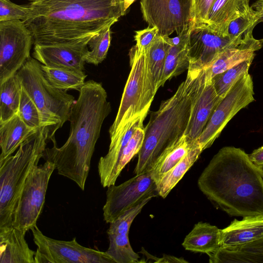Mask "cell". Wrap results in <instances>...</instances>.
<instances>
[{"instance_id":"obj_4","label":"cell","mask_w":263,"mask_h":263,"mask_svg":"<svg viewBox=\"0 0 263 263\" xmlns=\"http://www.w3.org/2000/svg\"><path fill=\"white\" fill-rule=\"evenodd\" d=\"M205 69L187 70L185 80L174 95L161 102L151 114L134 170L136 175L148 171L159 157L184 136L196 102L205 82Z\"/></svg>"},{"instance_id":"obj_42","label":"cell","mask_w":263,"mask_h":263,"mask_svg":"<svg viewBox=\"0 0 263 263\" xmlns=\"http://www.w3.org/2000/svg\"><path fill=\"white\" fill-rule=\"evenodd\" d=\"M251 7L259 16L260 23L263 22V0H256Z\"/></svg>"},{"instance_id":"obj_44","label":"cell","mask_w":263,"mask_h":263,"mask_svg":"<svg viewBox=\"0 0 263 263\" xmlns=\"http://www.w3.org/2000/svg\"><path fill=\"white\" fill-rule=\"evenodd\" d=\"M262 46L263 47V39H262Z\"/></svg>"},{"instance_id":"obj_14","label":"cell","mask_w":263,"mask_h":263,"mask_svg":"<svg viewBox=\"0 0 263 263\" xmlns=\"http://www.w3.org/2000/svg\"><path fill=\"white\" fill-rule=\"evenodd\" d=\"M240 44L229 36L223 37L214 33L205 25L191 22L188 41V70H199L206 68L224 50Z\"/></svg>"},{"instance_id":"obj_38","label":"cell","mask_w":263,"mask_h":263,"mask_svg":"<svg viewBox=\"0 0 263 263\" xmlns=\"http://www.w3.org/2000/svg\"><path fill=\"white\" fill-rule=\"evenodd\" d=\"M191 23L206 26L208 15L214 0H192Z\"/></svg>"},{"instance_id":"obj_20","label":"cell","mask_w":263,"mask_h":263,"mask_svg":"<svg viewBox=\"0 0 263 263\" xmlns=\"http://www.w3.org/2000/svg\"><path fill=\"white\" fill-rule=\"evenodd\" d=\"M262 47V39L254 37L238 46L227 48L222 51L206 68V79L250 59H254L255 52Z\"/></svg>"},{"instance_id":"obj_5","label":"cell","mask_w":263,"mask_h":263,"mask_svg":"<svg viewBox=\"0 0 263 263\" xmlns=\"http://www.w3.org/2000/svg\"><path fill=\"white\" fill-rule=\"evenodd\" d=\"M47 141V132L42 126L21 144L14 155L0 159V228L12 226L24 184L43 158Z\"/></svg>"},{"instance_id":"obj_10","label":"cell","mask_w":263,"mask_h":263,"mask_svg":"<svg viewBox=\"0 0 263 263\" xmlns=\"http://www.w3.org/2000/svg\"><path fill=\"white\" fill-rule=\"evenodd\" d=\"M254 95L252 78L247 73L221 100L196 140L203 151L212 145L228 123L239 111L255 101Z\"/></svg>"},{"instance_id":"obj_29","label":"cell","mask_w":263,"mask_h":263,"mask_svg":"<svg viewBox=\"0 0 263 263\" xmlns=\"http://www.w3.org/2000/svg\"><path fill=\"white\" fill-rule=\"evenodd\" d=\"M194 144H190L184 136L178 142L166 149L159 157L149 170L156 183L163 174L171 169L187 154Z\"/></svg>"},{"instance_id":"obj_3","label":"cell","mask_w":263,"mask_h":263,"mask_svg":"<svg viewBox=\"0 0 263 263\" xmlns=\"http://www.w3.org/2000/svg\"><path fill=\"white\" fill-rule=\"evenodd\" d=\"M200 190L231 216L263 215V168L240 148L219 150L198 180Z\"/></svg>"},{"instance_id":"obj_21","label":"cell","mask_w":263,"mask_h":263,"mask_svg":"<svg viewBox=\"0 0 263 263\" xmlns=\"http://www.w3.org/2000/svg\"><path fill=\"white\" fill-rule=\"evenodd\" d=\"M190 30L189 26L175 37L167 36L169 43L160 86L166 81L176 77L189 69L188 41Z\"/></svg>"},{"instance_id":"obj_16","label":"cell","mask_w":263,"mask_h":263,"mask_svg":"<svg viewBox=\"0 0 263 263\" xmlns=\"http://www.w3.org/2000/svg\"><path fill=\"white\" fill-rule=\"evenodd\" d=\"M222 98L218 95L212 79H205L193 109L184 136L193 145L201 134L213 111Z\"/></svg>"},{"instance_id":"obj_6","label":"cell","mask_w":263,"mask_h":263,"mask_svg":"<svg viewBox=\"0 0 263 263\" xmlns=\"http://www.w3.org/2000/svg\"><path fill=\"white\" fill-rule=\"evenodd\" d=\"M42 64L30 57L17 72L22 86L37 107L41 126L48 140L55 139L56 132L69 120L74 97L52 86L45 78Z\"/></svg>"},{"instance_id":"obj_18","label":"cell","mask_w":263,"mask_h":263,"mask_svg":"<svg viewBox=\"0 0 263 263\" xmlns=\"http://www.w3.org/2000/svg\"><path fill=\"white\" fill-rule=\"evenodd\" d=\"M234 219L226 228L220 230L221 248L242 246L263 237V215Z\"/></svg>"},{"instance_id":"obj_46","label":"cell","mask_w":263,"mask_h":263,"mask_svg":"<svg viewBox=\"0 0 263 263\" xmlns=\"http://www.w3.org/2000/svg\"></svg>"},{"instance_id":"obj_24","label":"cell","mask_w":263,"mask_h":263,"mask_svg":"<svg viewBox=\"0 0 263 263\" xmlns=\"http://www.w3.org/2000/svg\"><path fill=\"white\" fill-rule=\"evenodd\" d=\"M36 130L28 127L18 114L0 123V159L12 155L21 144Z\"/></svg>"},{"instance_id":"obj_30","label":"cell","mask_w":263,"mask_h":263,"mask_svg":"<svg viewBox=\"0 0 263 263\" xmlns=\"http://www.w3.org/2000/svg\"><path fill=\"white\" fill-rule=\"evenodd\" d=\"M145 136L143 124L135 132L126 146L123 148L108 180L106 187L115 185L116 181L125 165L134 156L139 153L142 145Z\"/></svg>"},{"instance_id":"obj_23","label":"cell","mask_w":263,"mask_h":263,"mask_svg":"<svg viewBox=\"0 0 263 263\" xmlns=\"http://www.w3.org/2000/svg\"><path fill=\"white\" fill-rule=\"evenodd\" d=\"M220 230L207 222H198L186 236L182 246L186 250L206 254L220 247Z\"/></svg>"},{"instance_id":"obj_37","label":"cell","mask_w":263,"mask_h":263,"mask_svg":"<svg viewBox=\"0 0 263 263\" xmlns=\"http://www.w3.org/2000/svg\"><path fill=\"white\" fill-rule=\"evenodd\" d=\"M29 13V4L20 5L10 0H0V22L25 20Z\"/></svg>"},{"instance_id":"obj_13","label":"cell","mask_w":263,"mask_h":263,"mask_svg":"<svg viewBox=\"0 0 263 263\" xmlns=\"http://www.w3.org/2000/svg\"><path fill=\"white\" fill-rule=\"evenodd\" d=\"M140 9L148 26H156L159 34L177 35L187 28L192 19V0H141Z\"/></svg>"},{"instance_id":"obj_31","label":"cell","mask_w":263,"mask_h":263,"mask_svg":"<svg viewBox=\"0 0 263 263\" xmlns=\"http://www.w3.org/2000/svg\"><path fill=\"white\" fill-rule=\"evenodd\" d=\"M109 247L106 251L116 263L139 262L140 257L132 249L128 235L109 234Z\"/></svg>"},{"instance_id":"obj_28","label":"cell","mask_w":263,"mask_h":263,"mask_svg":"<svg viewBox=\"0 0 263 263\" xmlns=\"http://www.w3.org/2000/svg\"><path fill=\"white\" fill-rule=\"evenodd\" d=\"M167 36L157 35L146 49L149 72L156 91L161 87L160 83L169 47Z\"/></svg>"},{"instance_id":"obj_7","label":"cell","mask_w":263,"mask_h":263,"mask_svg":"<svg viewBox=\"0 0 263 263\" xmlns=\"http://www.w3.org/2000/svg\"><path fill=\"white\" fill-rule=\"evenodd\" d=\"M131 70L125 85L119 109L109 129L110 141L135 118L147 115L157 92L149 72L146 49L135 46L129 53Z\"/></svg>"},{"instance_id":"obj_26","label":"cell","mask_w":263,"mask_h":263,"mask_svg":"<svg viewBox=\"0 0 263 263\" xmlns=\"http://www.w3.org/2000/svg\"><path fill=\"white\" fill-rule=\"evenodd\" d=\"M22 85L16 74L0 83V123L17 114Z\"/></svg>"},{"instance_id":"obj_35","label":"cell","mask_w":263,"mask_h":263,"mask_svg":"<svg viewBox=\"0 0 263 263\" xmlns=\"http://www.w3.org/2000/svg\"><path fill=\"white\" fill-rule=\"evenodd\" d=\"M17 114L24 122L30 128L37 129L42 127L39 110L22 86Z\"/></svg>"},{"instance_id":"obj_17","label":"cell","mask_w":263,"mask_h":263,"mask_svg":"<svg viewBox=\"0 0 263 263\" xmlns=\"http://www.w3.org/2000/svg\"><path fill=\"white\" fill-rule=\"evenodd\" d=\"M250 0H214L209 11L206 27L220 36H229L231 22L249 12Z\"/></svg>"},{"instance_id":"obj_39","label":"cell","mask_w":263,"mask_h":263,"mask_svg":"<svg viewBox=\"0 0 263 263\" xmlns=\"http://www.w3.org/2000/svg\"><path fill=\"white\" fill-rule=\"evenodd\" d=\"M158 34L159 30L156 26H148L144 29L135 31V46L139 50L146 49Z\"/></svg>"},{"instance_id":"obj_33","label":"cell","mask_w":263,"mask_h":263,"mask_svg":"<svg viewBox=\"0 0 263 263\" xmlns=\"http://www.w3.org/2000/svg\"><path fill=\"white\" fill-rule=\"evenodd\" d=\"M253 60L250 59L244 61L212 79L215 89L219 96L224 98L236 82L243 75L248 73Z\"/></svg>"},{"instance_id":"obj_9","label":"cell","mask_w":263,"mask_h":263,"mask_svg":"<svg viewBox=\"0 0 263 263\" xmlns=\"http://www.w3.org/2000/svg\"><path fill=\"white\" fill-rule=\"evenodd\" d=\"M37 246L35 263H116L107 253L71 240H57L43 234L36 225L31 229Z\"/></svg>"},{"instance_id":"obj_15","label":"cell","mask_w":263,"mask_h":263,"mask_svg":"<svg viewBox=\"0 0 263 263\" xmlns=\"http://www.w3.org/2000/svg\"><path fill=\"white\" fill-rule=\"evenodd\" d=\"M91 38L77 43L34 45L32 55L46 66L84 71Z\"/></svg>"},{"instance_id":"obj_12","label":"cell","mask_w":263,"mask_h":263,"mask_svg":"<svg viewBox=\"0 0 263 263\" xmlns=\"http://www.w3.org/2000/svg\"><path fill=\"white\" fill-rule=\"evenodd\" d=\"M158 196L157 183L149 171L136 175L120 185H111L108 187L103 208L104 220L110 223L145 198Z\"/></svg>"},{"instance_id":"obj_22","label":"cell","mask_w":263,"mask_h":263,"mask_svg":"<svg viewBox=\"0 0 263 263\" xmlns=\"http://www.w3.org/2000/svg\"><path fill=\"white\" fill-rule=\"evenodd\" d=\"M207 255L211 263H263V237L240 246L220 247Z\"/></svg>"},{"instance_id":"obj_32","label":"cell","mask_w":263,"mask_h":263,"mask_svg":"<svg viewBox=\"0 0 263 263\" xmlns=\"http://www.w3.org/2000/svg\"><path fill=\"white\" fill-rule=\"evenodd\" d=\"M259 23V16L251 8L249 12L231 22L228 29L229 36L240 44L250 41L254 38L253 30Z\"/></svg>"},{"instance_id":"obj_45","label":"cell","mask_w":263,"mask_h":263,"mask_svg":"<svg viewBox=\"0 0 263 263\" xmlns=\"http://www.w3.org/2000/svg\"><path fill=\"white\" fill-rule=\"evenodd\" d=\"M29 1H30L31 2H32V1H34V0H29Z\"/></svg>"},{"instance_id":"obj_19","label":"cell","mask_w":263,"mask_h":263,"mask_svg":"<svg viewBox=\"0 0 263 263\" xmlns=\"http://www.w3.org/2000/svg\"><path fill=\"white\" fill-rule=\"evenodd\" d=\"M26 233L13 226L0 228V263H35V252L29 247Z\"/></svg>"},{"instance_id":"obj_36","label":"cell","mask_w":263,"mask_h":263,"mask_svg":"<svg viewBox=\"0 0 263 263\" xmlns=\"http://www.w3.org/2000/svg\"><path fill=\"white\" fill-rule=\"evenodd\" d=\"M152 198V197L145 198L137 205L126 211L115 221L110 223L109 227L107 231V234L128 235L130 226L134 219Z\"/></svg>"},{"instance_id":"obj_40","label":"cell","mask_w":263,"mask_h":263,"mask_svg":"<svg viewBox=\"0 0 263 263\" xmlns=\"http://www.w3.org/2000/svg\"><path fill=\"white\" fill-rule=\"evenodd\" d=\"M142 250L140 252L142 253L145 256L147 260L150 259V262H188L183 258H178L174 256L168 255H163L162 258H157L155 256H152L142 248Z\"/></svg>"},{"instance_id":"obj_1","label":"cell","mask_w":263,"mask_h":263,"mask_svg":"<svg viewBox=\"0 0 263 263\" xmlns=\"http://www.w3.org/2000/svg\"><path fill=\"white\" fill-rule=\"evenodd\" d=\"M123 0H34L24 21L34 45L80 42L124 15Z\"/></svg>"},{"instance_id":"obj_2","label":"cell","mask_w":263,"mask_h":263,"mask_svg":"<svg viewBox=\"0 0 263 263\" xmlns=\"http://www.w3.org/2000/svg\"><path fill=\"white\" fill-rule=\"evenodd\" d=\"M79 92L71 109L67 141L58 147L55 139L52 140V147L46 148L43 158L54 164L59 175L70 179L84 190L96 144L111 107L101 83L86 81Z\"/></svg>"},{"instance_id":"obj_41","label":"cell","mask_w":263,"mask_h":263,"mask_svg":"<svg viewBox=\"0 0 263 263\" xmlns=\"http://www.w3.org/2000/svg\"><path fill=\"white\" fill-rule=\"evenodd\" d=\"M250 160L256 165L263 168V146L248 154Z\"/></svg>"},{"instance_id":"obj_8","label":"cell","mask_w":263,"mask_h":263,"mask_svg":"<svg viewBox=\"0 0 263 263\" xmlns=\"http://www.w3.org/2000/svg\"><path fill=\"white\" fill-rule=\"evenodd\" d=\"M55 170L54 164L45 161L35 165L28 175L14 210L12 226L27 232L36 225L45 201L51 176Z\"/></svg>"},{"instance_id":"obj_27","label":"cell","mask_w":263,"mask_h":263,"mask_svg":"<svg viewBox=\"0 0 263 263\" xmlns=\"http://www.w3.org/2000/svg\"><path fill=\"white\" fill-rule=\"evenodd\" d=\"M44 74L54 87L64 91H79L87 77L84 71H78L65 68L48 67L41 65Z\"/></svg>"},{"instance_id":"obj_43","label":"cell","mask_w":263,"mask_h":263,"mask_svg":"<svg viewBox=\"0 0 263 263\" xmlns=\"http://www.w3.org/2000/svg\"><path fill=\"white\" fill-rule=\"evenodd\" d=\"M136 0H123L124 5V12L125 14L129 7V6L135 1Z\"/></svg>"},{"instance_id":"obj_25","label":"cell","mask_w":263,"mask_h":263,"mask_svg":"<svg viewBox=\"0 0 263 263\" xmlns=\"http://www.w3.org/2000/svg\"><path fill=\"white\" fill-rule=\"evenodd\" d=\"M203 151L196 141L187 154L157 182L158 195L165 198L198 159Z\"/></svg>"},{"instance_id":"obj_34","label":"cell","mask_w":263,"mask_h":263,"mask_svg":"<svg viewBox=\"0 0 263 263\" xmlns=\"http://www.w3.org/2000/svg\"><path fill=\"white\" fill-rule=\"evenodd\" d=\"M111 26H108L94 35L89 41L90 48L85 62L98 65L106 58L111 40Z\"/></svg>"},{"instance_id":"obj_11","label":"cell","mask_w":263,"mask_h":263,"mask_svg":"<svg viewBox=\"0 0 263 263\" xmlns=\"http://www.w3.org/2000/svg\"><path fill=\"white\" fill-rule=\"evenodd\" d=\"M34 40L24 21L0 22V83L14 76L30 58Z\"/></svg>"}]
</instances>
